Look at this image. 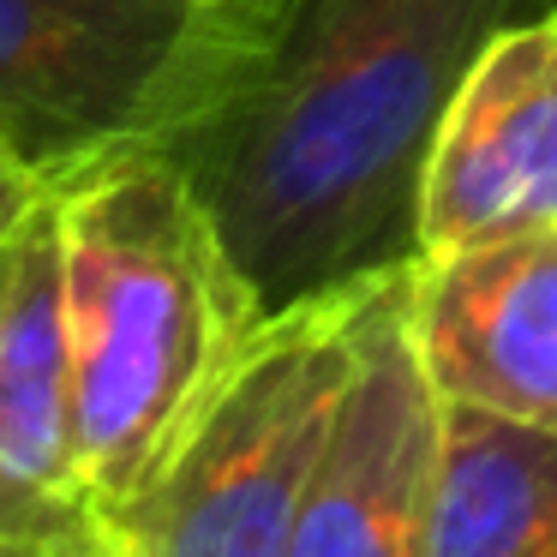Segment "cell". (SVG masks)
I'll list each match as a JSON object with an SVG mask.
<instances>
[{
    "label": "cell",
    "mask_w": 557,
    "mask_h": 557,
    "mask_svg": "<svg viewBox=\"0 0 557 557\" xmlns=\"http://www.w3.org/2000/svg\"><path fill=\"white\" fill-rule=\"evenodd\" d=\"M540 0H205L157 145L270 312L420 258L449 97Z\"/></svg>",
    "instance_id": "cell-1"
},
{
    "label": "cell",
    "mask_w": 557,
    "mask_h": 557,
    "mask_svg": "<svg viewBox=\"0 0 557 557\" xmlns=\"http://www.w3.org/2000/svg\"><path fill=\"white\" fill-rule=\"evenodd\" d=\"M73 432L90 504L114 509L181 444L270 324L186 174L133 138L49 186Z\"/></svg>",
    "instance_id": "cell-2"
},
{
    "label": "cell",
    "mask_w": 557,
    "mask_h": 557,
    "mask_svg": "<svg viewBox=\"0 0 557 557\" xmlns=\"http://www.w3.org/2000/svg\"><path fill=\"white\" fill-rule=\"evenodd\" d=\"M389 276V270H384ZM384 276L282 306L126 504L102 509L133 557H288L324 461L360 318Z\"/></svg>",
    "instance_id": "cell-3"
},
{
    "label": "cell",
    "mask_w": 557,
    "mask_h": 557,
    "mask_svg": "<svg viewBox=\"0 0 557 557\" xmlns=\"http://www.w3.org/2000/svg\"><path fill=\"white\" fill-rule=\"evenodd\" d=\"M205 0H0V138L66 181L145 138Z\"/></svg>",
    "instance_id": "cell-4"
},
{
    "label": "cell",
    "mask_w": 557,
    "mask_h": 557,
    "mask_svg": "<svg viewBox=\"0 0 557 557\" xmlns=\"http://www.w3.org/2000/svg\"><path fill=\"white\" fill-rule=\"evenodd\" d=\"M408 264L389 270L360 318L354 377L288 557H425L444 396L408 336Z\"/></svg>",
    "instance_id": "cell-5"
},
{
    "label": "cell",
    "mask_w": 557,
    "mask_h": 557,
    "mask_svg": "<svg viewBox=\"0 0 557 557\" xmlns=\"http://www.w3.org/2000/svg\"><path fill=\"white\" fill-rule=\"evenodd\" d=\"M540 228H557V7L480 49L420 181V252Z\"/></svg>",
    "instance_id": "cell-6"
},
{
    "label": "cell",
    "mask_w": 557,
    "mask_h": 557,
    "mask_svg": "<svg viewBox=\"0 0 557 557\" xmlns=\"http://www.w3.org/2000/svg\"><path fill=\"white\" fill-rule=\"evenodd\" d=\"M408 336L444 401L557 432V228L420 252Z\"/></svg>",
    "instance_id": "cell-7"
},
{
    "label": "cell",
    "mask_w": 557,
    "mask_h": 557,
    "mask_svg": "<svg viewBox=\"0 0 557 557\" xmlns=\"http://www.w3.org/2000/svg\"><path fill=\"white\" fill-rule=\"evenodd\" d=\"M73 432L54 198L13 240L0 288V557H66L97 528Z\"/></svg>",
    "instance_id": "cell-8"
},
{
    "label": "cell",
    "mask_w": 557,
    "mask_h": 557,
    "mask_svg": "<svg viewBox=\"0 0 557 557\" xmlns=\"http://www.w3.org/2000/svg\"><path fill=\"white\" fill-rule=\"evenodd\" d=\"M425 557H557V432L444 401Z\"/></svg>",
    "instance_id": "cell-9"
},
{
    "label": "cell",
    "mask_w": 557,
    "mask_h": 557,
    "mask_svg": "<svg viewBox=\"0 0 557 557\" xmlns=\"http://www.w3.org/2000/svg\"><path fill=\"white\" fill-rule=\"evenodd\" d=\"M42 205H49V181L0 138V252L25 234V222L37 216Z\"/></svg>",
    "instance_id": "cell-10"
},
{
    "label": "cell",
    "mask_w": 557,
    "mask_h": 557,
    "mask_svg": "<svg viewBox=\"0 0 557 557\" xmlns=\"http://www.w3.org/2000/svg\"><path fill=\"white\" fill-rule=\"evenodd\" d=\"M66 557H133V552H126V545H121V533H114L109 521L97 516V528H90L85 540H73V545H66Z\"/></svg>",
    "instance_id": "cell-11"
},
{
    "label": "cell",
    "mask_w": 557,
    "mask_h": 557,
    "mask_svg": "<svg viewBox=\"0 0 557 557\" xmlns=\"http://www.w3.org/2000/svg\"><path fill=\"white\" fill-rule=\"evenodd\" d=\"M7 270H13V246H7V252H0V288H7Z\"/></svg>",
    "instance_id": "cell-12"
},
{
    "label": "cell",
    "mask_w": 557,
    "mask_h": 557,
    "mask_svg": "<svg viewBox=\"0 0 557 557\" xmlns=\"http://www.w3.org/2000/svg\"><path fill=\"white\" fill-rule=\"evenodd\" d=\"M545 7H557V0H540V13H545Z\"/></svg>",
    "instance_id": "cell-13"
}]
</instances>
